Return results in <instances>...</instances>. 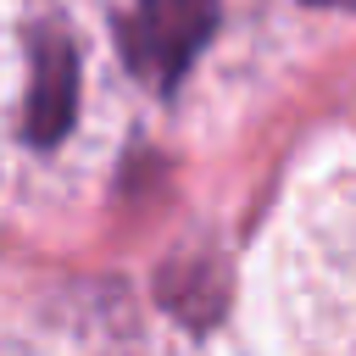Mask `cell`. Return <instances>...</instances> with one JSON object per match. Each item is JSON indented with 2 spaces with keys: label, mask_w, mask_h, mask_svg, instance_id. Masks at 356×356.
<instances>
[{
  "label": "cell",
  "mask_w": 356,
  "mask_h": 356,
  "mask_svg": "<svg viewBox=\"0 0 356 356\" xmlns=\"http://www.w3.org/2000/svg\"><path fill=\"white\" fill-rule=\"evenodd\" d=\"M217 28V0H128L117 17V44L134 78L172 89Z\"/></svg>",
  "instance_id": "cell-1"
},
{
  "label": "cell",
  "mask_w": 356,
  "mask_h": 356,
  "mask_svg": "<svg viewBox=\"0 0 356 356\" xmlns=\"http://www.w3.org/2000/svg\"><path fill=\"white\" fill-rule=\"evenodd\" d=\"M72 100H78V56L61 28H39L33 33V83H28V139L56 145L72 122Z\"/></svg>",
  "instance_id": "cell-2"
},
{
  "label": "cell",
  "mask_w": 356,
  "mask_h": 356,
  "mask_svg": "<svg viewBox=\"0 0 356 356\" xmlns=\"http://www.w3.org/2000/svg\"><path fill=\"white\" fill-rule=\"evenodd\" d=\"M317 6H350V0H317Z\"/></svg>",
  "instance_id": "cell-3"
}]
</instances>
